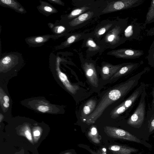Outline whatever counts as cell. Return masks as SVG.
<instances>
[{
  "label": "cell",
  "mask_w": 154,
  "mask_h": 154,
  "mask_svg": "<svg viewBox=\"0 0 154 154\" xmlns=\"http://www.w3.org/2000/svg\"><path fill=\"white\" fill-rule=\"evenodd\" d=\"M49 1L50 2H51L52 3H56L58 4H62V2H61V1H60V0H50Z\"/></svg>",
  "instance_id": "f546056e"
},
{
  "label": "cell",
  "mask_w": 154,
  "mask_h": 154,
  "mask_svg": "<svg viewBox=\"0 0 154 154\" xmlns=\"http://www.w3.org/2000/svg\"><path fill=\"white\" fill-rule=\"evenodd\" d=\"M3 99L5 102H8L9 101V98L7 95L5 96L4 97Z\"/></svg>",
  "instance_id": "4dcf8cb0"
},
{
  "label": "cell",
  "mask_w": 154,
  "mask_h": 154,
  "mask_svg": "<svg viewBox=\"0 0 154 154\" xmlns=\"http://www.w3.org/2000/svg\"><path fill=\"white\" fill-rule=\"evenodd\" d=\"M148 64L154 68V45H151L146 57Z\"/></svg>",
  "instance_id": "ffe728a7"
},
{
  "label": "cell",
  "mask_w": 154,
  "mask_h": 154,
  "mask_svg": "<svg viewBox=\"0 0 154 154\" xmlns=\"http://www.w3.org/2000/svg\"><path fill=\"white\" fill-rule=\"evenodd\" d=\"M143 63V61L139 62L128 63L127 64L122 66L117 72L111 78L110 80L122 77L135 70Z\"/></svg>",
  "instance_id": "30bf717a"
},
{
  "label": "cell",
  "mask_w": 154,
  "mask_h": 154,
  "mask_svg": "<svg viewBox=\"0 0 154 154\" xmlns=\"http://www.w3.org/2000/svg\"><path fill=\"white\" fill-rule=\"evenodd\" d=\"M88 150H89L90 152H91V154H100L98 152H95L94 151H93V150H92L91 149L89 148L88 149Z\"/></svg>",
  "instance_id": "1f68e13d"
},
{
  "label": "cell",
  "mask_w": 154,
  "mask_h": 154,
  "mask_svg": "<svg viewBox=\"0 0 154 154\" xmlns=\"http://www.w3.org/2000/svg\"><path fill=\"white\" fill-rule=\"evenodd\" d=\"M109 149L114 154H131L137 151L133 148L118 145H111Z\"/></svg>",
  "instance_id": "7c38bea8"
},
{
  "label": "cell",
  "mask_w": 154,
  "mask_h": 154,
  "mask_svg": "<svg viewBox=\"0 0 154 154\" xmlns=\"http://www.w3.org/2000/svg\"><path fill=\"white\" fill-rule=\"evenodd\" d=\"M146 34L148 36H152L154 35V26L150 29H149L146 30Z\"/></svg>",
  "instance_id": "83f0119b"
},
{
  "label": "cell",
  "mask_w": 154,
  "mask_h": 154,
  "mask_svg": "<svg viewBox=\"0 0 154 154\" xmlns=\"http://www.w3.org/2000/svg\"><path fill=\"white\" fill-rule=\"evenodd\" d=\"M154 45V41H153V42H152V44L151 45Z\"/></svg>",
  "instance_id": "8d00e7d4"
},
{
  "label": "cell",
  "mask_w": 154,
  "mask_h": 154,
  "mask_svg": "<svg viewBox=\"0 0 154 154\" xmlns=\"http://www.w3.org/2000/svg\"><path fill=\"white\" fill-rule=\"evenodd\" d=\"M152 93L153 97V99L152 102V106H154V88H153Z\"/></svg>",
  "instance_id": "d6a6232c"
},
{
  "label": "cell",
  "mask_w": 154,
  "mask_h": 154,
  "mask_svg": "<svg viewBox=\"0 0 154 154\" xmlns=\"http://www.w3.org/2000/svg\"><path fill=\"white\" fill-rule=\"evenodd\" d=\"M56 29V32L57 33H60L63 32L65 30V27L62 26L57 27Z\"/></svg>",
  "instance_id": "f1b7e54d"
},
{
  "label": "cell",
  "mask_w": 154,
  "mask_h": 154,
  "mask_svg": "<svg viewBox=\"0 0 154 154\" xmlns=\"http://www.w3.org/2000/svg\"><path fill=\"white\" fill-rule=\"evenodd\" d=\"M3 106L5 108L8 107L9 106V104L8 102H5L3 103Z\"/></svg>",
  "instance_id": "836d02e7"
},
{
  "label": "cell",
  "mask_w": 154,
  "mask_h": 154,
  "mask_svg": "<svg viewBox=\"0 0 154 154\" xmlns=\"http://www.w3.org/2000/svg\"><path fill=\"white\" fill-rule=\"evenodd\" d=\"M110 27V25H107V26L105 27H103L101 28L97 32V34L99 35H103L106 32L107 28Z\"/></svg>",
  "instance_id": "4316f807"
},
{
  "label": "cell",
  "mask_w": 154,
  "mask_h": 154,
  "mask_svg": "<svg viewBox=\"0 0 154 154\" xmlns=\"http://www.w3.org/2000/svg\"><path fill=\"white\" fill-rule=\"evenodd\" d=\"M83 67L85 76L89 82L92 86L97 87L99 85L98 79L94 64L92 63L86 62Z\"/></svg>",
  "instance_id": "ba28073f"
},
{
  "label": "cell",
  "mask_w": 154,
  "mask_h": 154,
  "mask_svg": "<svg viewBox=\"0 0 154 154\" xmlns=\"http://www.w3.org/2000/svg\"><path fill=\"white\" fill-rule=\"evenodd\" d=\"M87 44L90 48L98 49V47L94 42L91 39H88L87 42Z\"/></svg>",
  "instance_id": "cb8c5ba5"
},
{
  "label": "cell",
  "mask_w": 154,
  "mask_h": 154,
  "mask_svg": "<svg viewBox=\"0 0 154 154\" xmlns=\"http://www.w3.org/2000/svg\"><path fill=\"white\" fill-rule=\"evenodd\" d=\"M48 38L45 36H38L33 38L32 41L35 43H41L45 42Z\"/></svg>",
  "instance_id": "7402d4cb"
},
{
  "label": "cell",
  "mask_w": 154,
  "mask_h": 154,
  "mask_svg": "<svg viewBox=\"0 0 154 154\" xmlns=\"http://www.w3.org/2000/svg\"><path fill=\"white\" fill-rule=\"evenodd\" d=\"M38 109L39 111L45 113L48 111L49 108L46 106L41 105L38 107Z\"/></svg>",
  "instance_id": "484cf974"
},
{
  "label": "cell",
  "mask_w": 154,
  "mask_h": 154,
  "mask_svg": "<svg viewBox=\"0 0 154 154\" xmlns=\"http://www.w3.org/2000/svg\"><path fill=\"white\" fill-rule=\"evenodd\" d=\"M104 131L109 136L114 138L122 139L143 144L149 146V143L142 140L128 132L116 127L106 126L104 127Z\"/></svg>",
  "instance_id": "277c9868"
},
{
  "label": "cell",
  "mask_w": 154,
  "mask_h": 154,
  "mask_svg": "<svg viewBox=\"0 0 154 154\" xmlns=\"http://www.w3.org/2000/svg\"><path fill=\"white\" fill-rule=\"evenodd\" d=\"M93 14V12L91 11H89L81 14L72 20L69 23V24L72 26H76L89 19Z\"/></svg>",
  "instance_id": "9a60e30c"
},
{
  "label": "cell",
  "mask_w": 154,
  "mask_h": 154,
  "mask_svg": "<svg viewBox=\"0 0 154 154\" xmlns=\"http://www.w3.org/2000/svg\"><path fill=\"white\" fill-rule=\"evenodd\" d=\"M88 8H89L88 7H83L75 9L70 13L68 16V17L69 19L74 18L81 14Z\"/></svg>",
  "instance_id": "44dd1931"
},
{
  "label": "cell",
  "mask_w": 154,
  "mask_h": 154,
  "mask_svg": "<svg viewBox=\"0 0 154 154\" xmlns=\"http://www.w3.org/2000/svg\"><path fill=\"white\" fill-rule=\"evenodd\" d=\"M152 137L154 138V135Z\"/></svg>",
  "instance_id": "74e56055"
},
{
  "label": "cell",
  "mask_w": 154,
  "mask_h": 154,
  "mask_svg": "<svg viewBox=\"0 0 154 154\" xmlns=\"http://www.w3.org/2000/svg\"><path fill=\"white\" fill-rule=\"evenodd\" d=\"M137 20V18H133L125 29L124 35L126 39L140 41L143 38V34L146 26L143 23H140Z\"/></svg>",
  "instance_id": "5b68a950"
},
{
  "label": "cell",
  "mask_w": 154,
  "mask_h": 154,
  "mask_svg": "<svg viewBox=\"0 0 154 154\" xmlns=\"http://www.w3.org/2000/svg\"><path fill=\"white\" fill-rule=\"evenodd\" d=\"M42 128L39 126L34 127L32 129V136L34 143H37L39 140L42 132Z\"/></svg>",
  "instance_id": "d6986e66"
},
{
  "label": "cell",
  "mask_w": 154,
  "mask_h": 154,
  "mask_svg": "<svg viewBox=\"0 0 154 154\" xmlns=\"http://www.w3.org/2000/svg\"><path fill=\"white\" fill-rule=\"evenodd\" d=\"M72 153L70 152H65L63 154H72Z\"/></svg>",
  "instance_id": "d590c367"
},
{
  "label": "cell",
  "mask_w": 154,
  "mask_h": 154,
  "mask_svg": "<svg viewBox=\"0 0 154 154\" xmlns=\"http://www.w3.org/2000/svg\"><path fill=\"white\" fill-rule=\"evenodd\" d=\"M123 28L117 26L109 32L106 37V40L111 43H117L120 40L119 34Z\"/></svg>",
  "instance_id": "4fadbf2b"
},
{
  "label": "cell",
  "mask_w": 154,
  "mask_h": 154,
  "mask_svg": "<svg viewBox=\"0 0 154 154\" xmlns=\"http://www.w3.org/2000/svg\"><path fill=\"white\" fill-rule=\"evenodd\" d=\"M128 63L113 65L110 64L104 65L101 69V75L103 79L106 80L111 78L122 66Z\"/></svg>",
  "instance_id": "9c48e42d"
},
{
  "label": "cell",
  "mask_w": 154,
  "mask_h": 154,
  "mask_svg": "<svg viewBox=\"0 0 154 154\" xmlns=\"http://www.w3.org/2000/svg\"><path fill=\"white\" fill-rule=\"evenodd\" d=\"M42 9L45 11L49 13H53L55 11V9L49 5H44L42 7Z\"/></svg>",
  "instance_id": "603a6c76"
},
{
  "label": "cell",
  "mask_w": 154,
  "mask_h": 154,
  "mask_svg": "<svg viewBox=\"0 0 154 154\" xmlns=\"http://www.w3.org/2000/svg\"><path fill=\"white\" fill-rule=\"evenodd\" d=\"M17 133L18 135L25 137L32 144H34L31 131L29 125H23L17 131Z\"/></svg>",
  "instance_id": "5bb4252c"
},
{
  "label": "cell",
  "mask_w": 154,
  "mask_h": 154,
  "mask_svg": "<svg viewBox=\"0 0 154 154\" xmlns=\"http://www.w3.org/2000/svg\"><path fill=\"white\" fill-rule=\"evenodd\" d=\"M78 37V35H72L69 37L67 39L66 43L68 44H71L73 43Z\"/></svg>",
  "instance_id": "d4e9b609"
},
{
  "label": "cell",
  "mask_w": 154,
  "mask_h": 154,
  "mask_svg": "<svg viewBox=\"0 0 154 154\" xmlns=\"http://www.w3.org/2000/svg\"><path fill=\"white\" fill-rule=\"evenodd\" d=\"M108 53L118 58L134 59L139 58L144 54V53L141 50L131 48H122L113 50Z\"/></svg>",
  "instance_id": "52a82bcc"
},
{
  "label": "cell",
  "mask_w": 154,
  "mask_h": 154,
  "mask_svg": "<svg viewBox=\"0 0 154 154\" xmlns=\"http://www.w3.org/2000/svg\"><path fill=\"white\" fill-rule=\"evenodd\" d=\"M88 135L89 139L94 143H99L100 139L97 129L94 126H92L88 133Z\"/></svg>",
  "instance_id": "ac0fdd59"
},
{
  "label": "cell",
  "mask_w": 154,
  "mask_h": 154,
  "mask_svg": "<svg viewBox=\"0 0 154 154\" xmlns=\"http://www.w3.org/2000/svg\"><path fill=\"white\" fill-rule=\"evenodd\" d=\"M145 89V83H141L140 85L134 90L128 98L112 110L110 113L111 118H116L128 109L132 108Z\"/></svg>",
  "instance_id": "7a4b0ae2"
},
{
  "label": "cell",
  "mask_w": 154,
  "mask_h": 154,
  "mask_svg": "<svg viewBox=\"0 0 154 154\" xmlns=\"http://www.w3.org/2000/svg\"><path fill=\"white\" fill-rule=\"evenodd\" d=\"M97 104L96 101L92 99L88 101L84 105L81 112L80 118L83 121L94 110Z\"/></svg>",
  "instance_id": "8fae6325"
},
{
  "label": "cell",
  "mask_w": 154,
  "mask_h": 154,
  "mask_svg": "<svg viewBox=\"0 0 154 154\" xmlns=\"http://www.w3.org/2000/svg\"><path fill=\"white\" fill-rule=\"evenodd\" d=\"M154 22V0L151 1L150 5L146 16V20L143 23L146 26L147 24Z\"/></svg>",
  "instance_id": "2e32d148"
},
{
  "label": "cell",
  "mask_w": 154,
  "mask_h": 154,
  "mask_svg": "<svg viewBox=\"0 0 154 154\" xmlns=\"http://www.w3.org/2000/svg\"><path fill=\"white\" fill-rule=\"evenodd\" d=\"M149 67L108 91L102 97L93 112L83 121L88 124L94 123L110 105L125 96L138 84L141 77L149 70Z\"/></svg>",
  "instance_id": "6da1fadb"
},
{
  "label": "cell",
  "mask_w": 154,
  "mask_h": 154,
  "mask_svg": "<svg viewBox=\"0 0 154 154\" xmlns=\"http://www.w3.org/2000/svg\"><path fill=\"white\" fill-rule=\"evenodd\" d=\"M0 2L4 5L11 8L20 12H23L24 9L19 4L14 0H1Z\"/></svg>",
  "instance_id": "e0dca14e"
},
{
  "label": "cell",
  "mask_w": 154,
  "mask_h": 154,
  "mask_svg": "<svg viewBox=\"0 0 154 154\" xmlns=\"http://www.w3.org/2000/svg\"><path fill=\"white\" fill-rule=\"evenodd\" d=\"M145 0H121L113 1L108 4L102 11L108 13L137 7L142 4Z\"/></svg>",
  "instance_id": "8992f818"
},
{
  "label": "cell",
  "mask_w": 154,
  "mask_h": 154,
  "mask_svg": "<svg viewBox=\"0 0 154 154\" xmlns=\"http://www.w3.org/2000/svg\"><path fill=\"white\" fill-rule=\"evenodd\" d=\"M146 89L142 93L139 102L136 109L127 121V124L132 127L138 128L146 122Z\"/></svg>",
  "instance_id": "3957f363"
},
{
  "label": "cell",
  "mask_w": 154,
  "mask_h": 154,
  "mask_svg": "<svg viewBox=\"0 0 154 154\" xmlns=\"http://www.w3.org/2000/svg\"><path fill=\"white\" fill-rule=\"evenodd\" d=\"M15 154H24L23 153V152L22 151V150L19 152H16Z\"/></svg>",
  "instance_id": "e575fe53"
}]
</instances>
